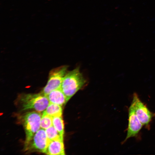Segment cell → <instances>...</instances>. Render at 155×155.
Wrapping results in <instances>:
<instances>
[{
    "instance_id": "8",
    "label": "cell",
    "mask_w": 155,
    "mask_h": 155,
    "mask_svg": "<svg viewBox=\"0 0 155 155\" xmlns=\"http://www.w3.org/2000/svg\"><path fill=\"white\" fill-rule=\"evenodd\" d=\"M45 153L52 155L65 154L63 140L59 139L50 141Z\"/></svg>"
},
{
    "instance_id": "4",
    "label": "cell",
    "mask_w": 155,
    "mask_h": 155,
    "mask_svg": "<svg viewBox=\"0 0 155 155\" xmlns=\"http://www.w3.org/2000/svg\"><path fill=\"white\" fill-rule=\"evenodd\" d=\"M68 67L67 65H63L51 70L46 84L41 92L47 96L52 91L60 88Z\"/></svg>"
},
{
    "instance_id": "7",
    "label": "cell",
    "mask_w": 155,
    "mask_h": 155,
    "mask_svg": "<svg viewBox=\"0 0 155 155\" xmlns=\"http://www.w3.org/2000/svg\"><path fill=\"white\" fill-rule=\"evenodd\" d=\"M143 125L135 114L132 106L130 105L128 109V124L127 135L123 142L130 138L136 136L142 129Z\"/></svg>"
},
{
    "instance_id": "10",
    "label": "cell",
    "mask_w": 155,
    "mask_h": 155,
    "mask_svg": "<svg viewBox=\"0 0 155 155\" xmlns=\"http://www.w3.org/2000/svg\"><path fill=\"white\" fill-rule=\"evenodd\" d=\"M43 113L52 117L55 116H61L62 114V109L61 106L60 105L50 103Z\"/></svg>"
},
{
    "instance_id": "5",
    "label": "cell",
    "mask_w": 155,
    "mask_h": 155,
    "mask_svg": "<svg viewBox=\"0 0 155 155\" xmlns=\"http://www.w3.org/2000/svg\"><path fill=\"white\" fill-rule=\"evenodd\" d=\"M49 142L45 130L41 128L28 142L25 143L24 150L29 152L45 153Z\"/></svg>"
},
{
    "instance_id": "1",
    "label": "cell",
    "mask_w": 155,
    "mask_h": 155,
    "mask_svg": "<svg viewBox=\"0 0 155 155\" xmlns=\"http://www.w3.org/2000/svg\"><path fill=\"white\" fill-rule=\"evenodd\" d=\"M87 84V81L78 67L67 71L63 80L61 88L67 101Z\"/></svg>"
},
{
    "instance_id": "13",
    "label": "cell",
    "mask_w": 155,
    "mask_h": 155,
    "mask_svg": "<svg viewBox=\"0 0 155 155\" xmlns=\"http://www.w3.org/2000/svg\"><path fill=\"white\" fill-rule=\"evenodd\" d=\"M52 125V117L43 113L40 121V127L45 129Z\"/></svg>"
},
{
    "instance_id": "3",
    "label": "cell",
    "mask_w": 155,
    "mask_h": 155,
    "mask_svg": "<svg viewBox=\"0 0 155 155\" xmlns=\"http://www.w3.org/2000/svg\"><path fill=\"white\" fill-rule=\"evenodd\" d=\"M41 117L40 113L37 111L29 112L23 116L22 122L26 133L25 143L28 142L40 129Z\"/></svg>"
},
{
    "instance_id": "9",
    "label": "cell",
    "mask_w": 155,
    "mask_h": 155,
    "mask_svg": "<svg viewBox=\"0 0 155 155\" xmlns=\"http://www.w3.org/2000/svg\"><path fill=\"white\" fill-rule=\"evenodd\" d=\"M47 96L50 103L56 104L61 106L65 104L68 101L61 88L52 91Z\"/></svg>"
},
{
    "instance_id": "6",
    "label": "cell",
    "mask_w": 155,
    "mask_h": 155,
    "mask_svg": "<svg viewBox=\"0 0 155 155\" xmlns=\"http://www.w3.org/2000/svg\"><path fill=\"white\" fill-rule=\"evenodd\" d=\"M138 119L143 125H147L151 120L153 114L140 100L137 94H133L131 104Z\"/></svg>"
},
{
    "instance_id": "12",
    "label": "cell",
    "mask_w": 155,
    "mask_h": 155,
    "mask_svg": "<svg viewBox=\"0 0 155 155\" xmlns=\"http://www.w3.org/2000/svg\"><path fill=\"white\" fill-rule=\"evenodd\" d=\"M48 139L49 141L56 140L62 139L58 131L52 125L45 129Z\"/></svg>"
},
{
    "instance_id": "11",
    "label": "cell",
    "mask_w": 155,
    "mask_h": 155,
    "mask_svg": "<svg viewBox=\"0 0 155 155\" xmlns=\"http://www.w3.org/2000/svg\"><path fill=\"white\" fill-rule=\"evenodd\" d=\"M52 123L53 126L58 131L61 138L63 140L64 124L62 116L52 117Z\"/></svg>"
},
{
    "instance_id": "2",
    "label": "cell",
    "mask_w": 155,
    "mask_h": 155,
    "mask_svg": "<svg viewBox=\"0 0 155 155\" xmlns=\"http://www.w3.org/2000/svg\"><path fill=\"white\" fill-rule=\"evenodd\" d=\"M19 98L23 111L32 110L39 112H43L50 103L47 96L41 92L37 94H23Z\"/></svg>"
}]
</instances>
